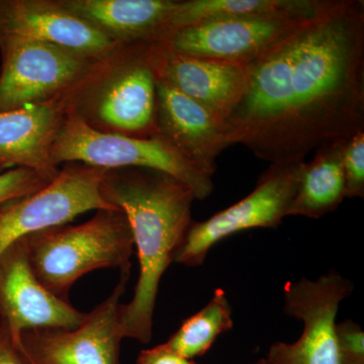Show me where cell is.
I'll return each instance as SVG.
<instances>
[{
  "label": "cell",
  "instance_id": "6da1fadb",
  "mask_svg": "<svg viewBox=\"0 0 364 364\" xmlns=\"http://www.w3.org/2000/svg\"><path fill=\"white\" fill-rule=\"evenodd\" d=\"M225 123L236 144L270 164L303 161L364 131L363 0H324L249 63L245 90Z\"/></svg>",
  "mask_w": 364,
  "mask_h": 364
},
{
  "label": "cell",
  "instance_id": "7a4b0ae2",
  "mask_svg": "<svg viewBox=\"0 0 364 364\" xmlns=\"http://www.w3.org/2000/svg\"><path fill=\"white\" fill-rule=\"evenodd\" d=\"M100 193L126 215L140 264L133 299L122 305L124 337L149 343L160 280L193 223L196 196L178 179L147 168L107 170Z\"/></svg>",
  "mask_w": 364,
  "mask_h": 364
},
{
  "label": "cell",
  "instance_id": "3957f363",
  "mask_svg": "<svg viewBox=\"0 0 364 364\" xmlns=\"http://www.w3.org/2000/svg\"><path fill=\"white\" fill-rule=\"evenodd\" d=\"M152 44L121 45L102 59L67 93V114L102 133L154 136L157 77Z\"/></svg>",
  "mask_w": 364,
  "mask_h": 364
},
{
  "label": "cell",
  "instance_id": "277c9868",
  "mask_svg": "<svg viewBox=\"0 0 364 364\" xmlns=\"http://www.w3.org/2000/svg\"><path fill=\"white\" fill-rule=\"evenodd\" d=\"M26 252L37 279L57 298L69 291L82 275L100 268L132 267L134 238L121 208L98 210L81 225H59L26 236Z\"/></svg>",
  "mask_w": 364,
  "mask_h": 364
},
{
  "label": "cell",
  "instance_id": "5b68a950",
  "mask_svg": "<svg viewBox=\"0 0 364 364\" xmlns=\"http://www.w3.org/2000/svg\"><path fill=\"white\" fill-rule=\"evenodd\" d=\"M51 157L56 167L61 163H82L105 169L157 170L188 186L196 200H205L214 191L212 177L200 172L160 136L102 133L75 114H67Z\"/></svg>",
  "mask_w": 364,
  "mask_h": 364
},
{
  "label": "cell",
  "instance_id": "8992f818",
  "mask_svg": "<svg viewBox=\"0 0 364 364\" xmlns=\"http://www.w3.org/2000/svg\"><path fill=\"white\" fill-rule=\"evenodd\" d=\"M305 160L270 164L250 195L203 222H193L174 257L186 267H200L213 246L253 228H274L289 217Z\"/></svg>",
  "mask_w": 364,
  "mask_h": 364
},
{
  "label": "cell",
  "instance_id": "52a82bcc",
  "mask_svg": "<svg viewBox=\"0 0 364 364\" xmlns=\"http://www.w3.org/2000/svg\"><path fill=\"white\" fill-rule=\"evenodd\" d=\"M353 291V282L333 269L316 280L287 282L284 313L303 323V333L294 343L272 344L267 363L341 364L336 317L340 304Z\"/></svg>",
  "mask_w": 364,
  "mask_h": 364
},
{
  "label": "cell",
  "instance_id": "ba28073f",
  "mask_svg": "<svg viewBox=\"0 0 364 364\" xmlns=\"http://www.w3.org/2000/svg\"><path fill=\"white\" fill-rule=\"evenodd\" d=\"M107 170L67 163L44 188L0 205V254L28 235L67 224L88 210L116 208L100 193Z\"/></svg>",
  "mask_w": 364,
  "mask_h": 364
},
{
  "label": "cell",
  "instance_id": "9c48e42d",
  "mask_svg": "<svg viewBox=\"0 0 364 364\" xmlns=\"http://www.w3.org/2000/svg\"><path fill=\"white\" fill-rule=\"evenodd\" d=\"M0 50V112L43 104L68 92L102 60L45 42L18 43Z\"/></svg>",
  "mask_w": 364,
  "mask_h": 364
},
{
  "label": "cell",
  "instance_id": "30bf717a",
  "mask_svg": "<svg viewBox=\"0 0 364 364\" xmlns=\"http://www.w3.org/2000/svg\"><path fill=\"white\" fill-rule=\"evenodd\" d=\"M130 274L131 267L121 270L111 296L86 314L77 328H33L14 337L28 363L119 364L124 338L121 298Z\"/></svg>",
  "mask_w": 364,
  "mask_h": 364
},
{
  "label": "cell",
  "instance_id": "8fae6325",
  "mask_svg": "<svg viewBox=\"0 0 364 364\" xmlns=\"http://www.w3.org/2000/svg\"><path fill=\"white\" fill-rule=\"evenodd\" d=\"M313 16H246L208 21L174 31L159 43L169 51L186 56L249 64Z\"/></svg>",
  "mask_w": 364,
  "mask_h": 364
},
{
  "label": "cell",
  "instance_id": "7c38bea8",
  "mask_svg": "<svg viewBox=\"0 0 364 364\" xmlns=\"http://www.w3.org/2000/svg\"><path fill=\"white\" fill-rule=\"evenodd\" d=\"M85 316L41 284L31 267L23 238L0 254V323L14 338L33 328L74 329Z\"/></svg>",
  "mask_w": 364,
  "mask_h": 364
},
{
  "label": "cell",
  "instance_id": "4fadbf2b",
  "mask_svg": "<svg viewBox=\"0 0 364 364\" xmlns=\"http://www.w3.org/2000/svg\"><path fill=\"white\" fill-rule=\"evenodd\" d=\"M26 42L62 46L97 59L121 46L69 13L59 0H0V48Z\"/></svg>",
  "mask_w": 364,
  "mask_h": 364
},
{
  "label": "cell",
  "instance_id": "5bb4252c",
  "mask_svg": "<svg viewBox=\"0 0 364 364\" xmlns=\"http://www.w3.org/2000/svg\"><path fill=\"white\" fill-rule=\"evenodd\" d=\"M155 136L210 177L217 171V159L223 151L236 144L223 119L159 79Z\"/></svg>",
  "mask_w": 364,
  "mask_h": 364
},
{
  "label": "cell",
  "instance_id": "9a60e30c",
  "mask_svg": "<svg viewBox=\"0 0 364 364\" xmlns=\"http://www.w3.org/2000/svg\"><path fill=\"white\" fill-rule=\"evenodd\" d=\"M152 64L157 79L195 100L225 122L243 95L248 64L198 58L152 44Z\"/></svg>",
  "mask_w": 364,
  "mask_h": 364
},
{
  "label": "cell",
  "instance_id": "2e32d148",
  "mask_svg": "<svg viewBox=\"0 0 364 364\" xmlns=\"http://www.w3.org/2000/svg\"><path fill=\"white\" fill-rule=\"evenodd\" d=\"M67 93L14 111L0 112V172L56 170L52 148L68 111Z\"/></svg>",
  "mask_w": 364,
  "mask_h": 364
},
{
  "label": "cell",
  "instance_id": "e0dca14e",
  "mask_svg": "<svg viewBox=\"0 0 364 364\" xmlns=\"http://www.w3.org/2000/svg\"><path fill=\"white\" fill-rule=\"evenodd\" d=\"M178 0H59L69 13L119 45L152 44L168 36Z\"/></svg>",
  "mask_w": 364,
  "mask_h": 364
},
{
  "label": "cell",
  "instance_id": "ac0fdd59",
  "mask_svg": "<svg viewBox=\"0 0 364 364\" xmlns=\"http://www.w3.org/2000/svg\"><path fill=\"white\" fill-rule=\"evenodd\" d=\"M345 142L333 141L314 151L312 161L306 162L301 170L289 215L320 219L337 210L346 198L342 163Z\"/></svg>",
  "mask_w": 364,
  "mask_h": 364
},
{
  "label": "cell",
  "instance_id": "d6986e66",
  "mask_svg": "<svg viewBox=\"0 0 364 364\" xmlns=\"http://www.w3.org/2000/svg\"><path fill=\"white\" fill-rule=\"evenodd\" d=\"M323 0H178L169 21V35L188 26L246 16H310Z\"/></svg>",
  "mask_w": 364,
  "mask_h": 364
},
{
  "label": "cell",
  "instance_id": "ffe728a7",
  "mask_svg": "<svg viewBox=\"0 0 364 364\" xmlns=\"http://www.w3.org/2000/svg\"><path fill=\"white\" fill-rule=\"evenodd\" d=\"M232 308L224 289H217L207 306L182 323L167 347L182 358L202 356L223 333L233 328Z\"/></svg>",
  "mask_w": 364,
  "mask_h": 364
},
{
  "label": "cell",
  "instance_id": "44dd1931",
  "mask_svg": "<svg viewBox=\"0 0 364 364\" xmlns=\"http://www.w3.org/2000/svg\"><path fill=\"white\" fill-rule=\"evenodd\" d=\"M59 171L20 167L0 172V205L37 193L54 181Z\"/></svg>",
  "mask_w": 364,
  "mask_h": 364
},
{
  "label": "cell",
  "instance_id": "7402d4cb",
  "mask_svg": "<svg viewBox=\"0 0 364 364\" xmlns=\"http://www.w3.org/2000/svg\"><path fill=\"white\" fill-rule=\"evenodd\" d=\"M343 171L346 198H364V131L345 142Z\"/></svg>",
  "mask_w": 364,
  "mask_h": 364
},
{
  "label": "cell",
  "instance_id": "603a6c76",
  "mask_svg": "<svg viewBox=\"0 0 364 364\" xmlns=\"http://www.w3.org/2000/svg\"><path fill=\"white\" fill-rule=\"evenodd\" d=\"M341 364H364V332L354 321L346 320L336 327Z\"/></svg>",
  "mask_w": 364,
  "mask_h": 364
},
{
  "label": "cell",
  "instance_id": "cb8c5ba5",
  "mask_svg": "<svg viewBox=\"0 0 364 364\" xmlns=\"http://www.w3.org/2000/svg\"><path fill=\"white\" fill-rule=\"evenodd\" d=\"M136 364H198L193 359L182 358L165 344L145 349L139 354Z\"/></svg>",
  "mask_w": 364,
  "mask_h": 364
},
{
  "label": "cell",
  "instance_id": "d4e9b609",
  "mask_svg": "<svg viewBox=\"0 0 364 364\" xmlns=\"http://www.w3.org/2000/svg\"><path fill=\"white\" fill-rule=\"evenodd\" d=\"M0 364H28L13 334L0 323Z\"/></svg>",
  "mask_w": 364,
  "mask_h": 364
},
{
  "label": "cell",
  "instance_id": "484cf974",
  "mask_svg": "<svg viewBox=\"0 0 364 364\" xmlns=\"http://www.w3.org/2000/svg\"><path fill=\"white\" fill-rule=\"evenodd\" d=\"M250 364H269L267 363V359L262 358L259 359V360L256 361V363H250Z\"/></svg>",
  "mask_w": 364,
  "mask_h": 364
}]
</instances>
